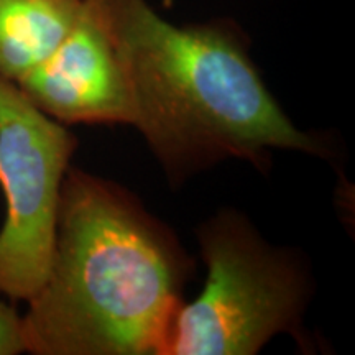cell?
Here are the masks:
<instances>
[{
  "label": "cell",
  "instance_id": "obj_1",
  "mask_svg": "<svg viewBox=\"0 0 355 355\" xmlns=\"http://www.w3.org/2000/svg\"><path fill=\"white\" fill-rule=\"evenodd\" d=\"M112 40L133 122L178 188L225 159L259 170L275 150L331 158V144L300 130L268 91L234 21L173 25L148 0H86Z\"/></svg>",
  "mask_w": 355,
  "mask_h": 355
},
{
  "label": "cell",
  "instance_id": "obj_2",
  "mask_svg": "<svg viewBox=\"0 0 355 355\" xmlns=\"http://www.w3.org/2000/svg\"><path fill=\"white\" fill-rule=\"evenodd\" d=\"M196 261L123 186L71 168L55 250L24 314L35 355H162Z\"/></svg>",
  "mask_w": 355,
  "mask_h": 355
},
{
  "label": "cell",
  "instance_id": "obj_3",
  "mask_svg": "<svg viewBox=\"0 0 355 355\" xmlns=\"http://www.w3.org/2000/svg\"><path fill=\"white\" fill-rule=\"evenodd\" d=\"M196 234L207 278L201 295L176 311L162 355H255L279 334L309 349L308 260L266 242L235 209L219 211Z\"/></svg>",
  "mask_w": 355,
  "mask_h": 355
},
{
  "label": "cell",
  "instance_id": "obj_4",
  "mask_svg": "<svg viewBox=\"0 0 355 355\" xmlns=\"http://www.w3.org/2000/svg\"><path fill=\"white\" fill-rule=\"evenodd\" d=\"M76 135L0 76V293L28 301L42 288L55 250L61 188Z\"/></svg>",
  "mask_w": 355,
  "mask_h": 355
},
{
  "label": "cell",
  "instance_id": "obj_5",
  "mask_svg": "<svg viewBox=\"0 0 355 355\" xmlns=\"http://www.w3.org/2000/svg\"><path fill=\"white\" fill-rule=\"evenodd\" d=\"M37 107L63 125H132L125 74L114 43L84 0L81 13L42 63L15 81Z\"/></svg>",
  "mask_w": 355,
  "mask_h": 355
},
{
  "label": "cell",
  "instance_id": "obj_6",
  "mask_svg": "<svg viewBox=\"0 0 355 355\" xmlns=\"http://www.w3.org/2000/svg\"><path fill=\"white\" fill-rule=\"evenodd\" d=\"M84 0H0V76L15 83L60 44Z\"/></svg>",
  "mask_w": 355,
  "mask_h": 355
},
{
  "label": "cell",
  "instance_id": "obj_7",
  "mask_svg": "<svg viewBox=\"0 0 355 355\" xmlns=\"http://www.w3.org/2000/svg\"><path fill=\"white\" fill-rule=\"evenodd\" d=\"M26 352L24 316L0 298V355Z\"/></svg>",
  "mask_w": 355,
  "mask_h": 355
}]
</instances>
